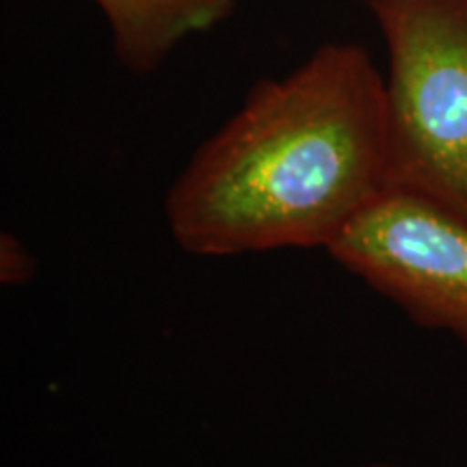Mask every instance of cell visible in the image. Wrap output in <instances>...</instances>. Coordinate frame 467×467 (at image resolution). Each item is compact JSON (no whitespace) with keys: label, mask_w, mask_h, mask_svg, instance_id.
Wrapping results in <instances>:
<instances>
[{"label":"cell","mask_w":467,"mask_h":467,"mask_svg":"<svg viewBox=\"0 0 467 467\" xmlns=\"http://www.w3.org/2000/svg\"><path fill=\"white\" fill-rule=\"evenodd\" d=\"M392 189L385 76L359 44H325L249 89L165 200L180 249L232 258L329 249Z\"/></svg>","instance_id":"cell-1"},{"label":"cell","mask_w":467,"mask_h":467,"mask_svg":"<svg viewBox=\"0 0 467 467\" xmlns=\"http://www.w3.org/2000/svg\"><path fill=\"white\" fill-rule=\"evenodd\" d=\"M388 48L389 180L467 223V0H368Z\"/></svg>","instance_id":"cell-2"},{"label":"cell","mask_w":467,"mask_h":467,"mask_svg":"<svg viewBox=\"0 0 467 467\" xmlns=\"http://www.w3.org/2000/svg\"><path fill=\"white\" fill-rule=\"evenodd\" d=\"M327 254L413 323L467 347V223L448 210L389 189Z\"/></svg>","instance_id":"cell-3"},{"label":"cell","mask_w":467,"mask_h":467,"mask_svg":"<svg viewBox=\"0 0 467 467\" xmlns=\"http://www.w3.org/2000/svg\"><path fill=\"white\" fill-rule=\"evenodd\" d=\"M107 17L117 61L132 74H151L192 35L232 14L234 0H93Z\"/></svg>","instance_id":"cell-4"},{"label":"cell","mask_w":467,"mask_h":467,"mask_svg":"<svg viewBox=\"0 0 467 467\" xmlns=\"http://www.w3.org/2000/svg\"><path fill=\"white\" fill-rule=\"evenodd\" d=\"M35 273L37 260L33 251L14 232L0 234V284L9 288L26 285L35 279Z\"/></svg>","instance_id":"cell-5"},{"label":"cell","mask_w":467,"mask_h":467,"mask_svg":"<svg viewBox=\"0 0 467 467\" xmlns=\"http://www.w3.org/2000/svg\"><path fill=\"white\" fill-rule=\"evenodd\" d=\"M353 467H405L399 463H361V465H353Z\"/></svg>","instance_id":"cell-6"}]
</instances>
